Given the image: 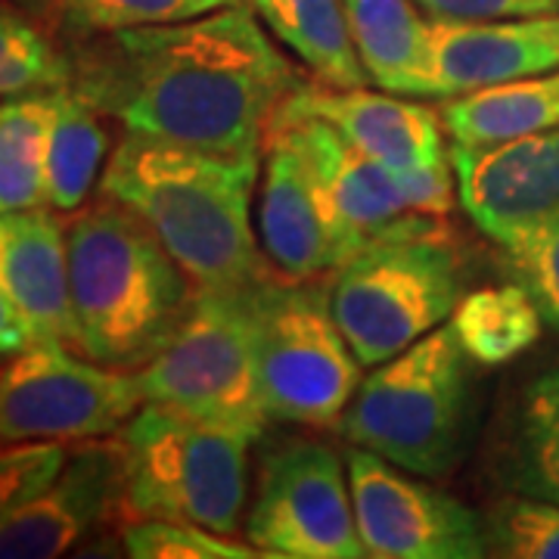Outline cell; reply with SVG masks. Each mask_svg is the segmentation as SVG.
Instances as JSON below:
<instances>
[{"label": "cell", "mask_w": 559, "mask_h": 559, "mask_svg": "<svg viewBox=\"0 0 559 559\" xmlns=\"http://www.w3.org/2000/svg\"><path fill=\"white\" fill-rule=\"evenodd\" d=\"M69 60V84L128 134L224 156H261L267 121L299 81L246 3L94 35Z\"/></svg>", "instance_id": "6da1fadb"}, {"label": "cell", "mask_w": 559, "mask_h": 559, "mask_svg": "<svg viewBox=\"0 0 559 559\" xmlns=\"http://www.w3.org/2000/svg\"><path fill=\"white\" fill-rule=\"evenodd\" d=\"M259 156H224L128 134L103 171V197L128 205L200 286L237 289L274 267L252 227Z\"/></svg>", "instance_id": "7a4b0ae2"}, {"label": "cell", "mask_w": 559, "mask_h": 559, "mask_svg": "<svg viewBox=\"0 0 559 559\" xmlns=\"http://www.w3.org/2000/svg\"><path fill=\"white\" fill-rule=\"evenodd\" d=\"M75 352L112 370H140L193 308L200 283L159 237L112 197L66 218Z\"/></svg>", "instance_id": "3957f363"}, {"label": "cell", "mask_w": 559, "mask_h": 559, "mask_svg": "<svg viewBox=\"0 0 559 559\" xmlns=\"http://www.w3.org/2000/svg\"><path fill=\"white\" fill-rule=\"evenodd\" d=\"M469 364L451 323H441L370 367L340 419L342 439L423 479H444L473 436Z\"/></svg>", "instance_id": "277c9868"}, {"label": "cell", "mask_w": 559, "mask_h": 559, "mask_svg": "<svg viewBox=\"0 0 559 559\" xmlns=\"http://www.w3.org/2000/svg\"><path fill=\"white\" fill-rule=\"evenodd\" d=\"M128 454L124 522H190L237 535L249 510V448L230 426L146 401L119 429Z\"/></svg>", "instance_id": "5b68a950"}, {"label": "cell", "mask_w": 559, "mask_h": 559, "mask_svg": "<svg viewBox=\"0 0 559 559\" xmlns=\"http://www.w3.org/2000/svg\"><path fill=\"white\" fill-rule=\"evenodd\" d=\"M255 370L271 423L340 426L360 382V360L330 305V277L267 274L249 286Z\"/></svg>", "instance_id": "8992f818"}, {"label": "cell", "mask_w": 559, "mask_h": 559, "mask_svg": "<svg viewBox=\"0 0 559 559\" xmlns=\"http://www.w3.org/2000/svg\"><path fill=\"white\" fill-rule=\"evenodd\" d=\"M466 283L451 227L364 246L330 274V305L360 367H377L451 320Z\"/></svg>", "instance_id": "52a82bcc"}, {"label": "cell", "mask_w": 559, "mask_h": 559, "mask_svg": "<svg viewBox=\"0 0 559 559\" xmlns=\"http://www.w3.org/2000/svg\"><path fill=\"white\" fill-rule=\"evenodd\" d=\"M249 286H200L171 342L146 367L134 370L143 404H168L255 441L264 436L271 419L255 370Z\"/></svg>", "instance_id": "ba28073f"}, {"label": "cell", "mask_w": 559, "mask_h": 559, "mask_svg": "<svg viewBox=\"0 0 559 559\" xmlns=\"http://www.w3.org/2000/svg\"><path fill=\"white\" fill-rule=\"evenodd\" d=\"M246 540L261 557L364 559L348 466L320 439L274 441L259 463Z\"/></svg>", "instance_id": "9c48e42d"}, {"label": "cell", "mask_w": 559, "mask_h": 559, "mask_svg": "<svg viewBox=\"0 0 559 559\" xmlns=\"http://www.w3.org/2000/svg\"><path fill=\"white\" fill-rule=\"evenodd\" d=\"M140 407L138 373L79 358L62 342H32L0 367V444L116 436Z\"/></svg>", "instance_id": "30bf717a"}, {"label": "cell", "mask_w": 559, "mask_h": 559, "mask_svg": "<svg viewBox=\"0 0 559 559\" xmlns=\"http://www.w3.org/2000/svg\"><path fill=\"white\" fill-rule=\"evenodd\" d=\"M267 131L283 134L308 162L342 261H348L370 242L436 234L451 227L448 218L414 212L401 171L364 156L355 143H348L323 119L274 109Z\"/></svg>", "instance_id": "8fae6325"}, {"label": "cell", "mask_w": 559, "mask_h": 559, "mask_svg": "<svg viewBox=\"0 0 559 559\" xmlns=\"http://www.w3.org/2000/svg\"><path fill=\"white\" fill-rule=\"evenodd\" d=\"M345 466H348L355 522L367 557H488L485 516L469 503L364 448H348Z\"/></svg>", "instance_id": "7c38bea8"}, {"label": "cell", "mask_w": 559, "mask_h": 559, "mask_svg": "<svg viewBox=\"0 0 559 559\" xmlns=\"http://www.w3.org/2000/svg\"><path fill=\"white\" fill-rule=\"evenodd\" d=\"M128 454L119 432L75 441L44 491L0 525V559H50L124 522Z\"/></svg>", "instance_id": "4fadbf2b"}, {"label": "cell", "mask_w": 559, "mask_h": 559, "mask_svg": "<svg viewBox=\"0 0 559 559\" xmlns=\"http://www.w3.org/2000/svg\"><path fill=\"white\" fill-rule=\"evenodd\" d=\"M460 205L503 242L559 209V128L491 146H448Z\"/></svg>", "instance_id": "5bb4252c"}, {"label": "cell", "mask_w": 559, "mask_h": 559, "mask_svg": "<svg viewBox=\"0 0 559 559\" xmlns=\"http://www.w3.org/2000/svg\"><path fill=\"white\" fill-rule=\"evenodd\" d=\"M277 109L314 116L333 124L364 156L392 171H423L448 159L441 116L419 100H401L389 91L330 87L323 81H296Z\"/></svg>", "instance_id": "9a60e30c"}, {"label": "cell", "mask_w": 559, "mask_h": 559, "mask_svg": "<svg viewBox=\"0 0 559 559\" xmlns=\"http://www.w3.org/2000/svg\"><path fill=\"white\" fill-rule=\"evenodd\" d=\"M559 69V13L522 20H429L436 100Z\"/></svg>", "instance_id": "2e32d148"}, {"label": "cell", "mask_w": 559, "mask_h": 559, "mask_svg": "<svg viewBox=\"0 0 559 559\" xmlns=\"http://www.w3.org/2000/svg\"><path fill=\"white\" fill-rule=\"evenodd\" d=\"M259 190V242L280 277H330L342 264L308 162L289 140L267 131Z\"/></svg>", "instance_id": "e0dca14e"}, {"label": "cell", "mask_w": 559, "mask_h": 559, "mask_svg": "<svg viewBox=\"0 0 559 559\" xmlns=\"http://www.w3.org/2000/svg\"><path fill=\"white\" fill-rule=\"evenodd\" d=\"M0 289L16 301L35 340L75 348L66 221L57 209L38 205L0 215Z\"/></svg>", "instance_id": "ac0fdd59"}, {"label": "cell", "mask_w": 559, "mask_h": 559, "mask_svg": "<svg viewBox=\"0 0 559 559\" xmlns=\"http://www.w3.org/2000/svg\"><path fill=\"white\" fill-rule=\"evenodd\" d=\"M488 476L503 495L559 503V367L510 399L488 444Z\"/></svg>", "instance_id": "d6986e66"}, {"label": "cell", "mask_w": 559, "mask_h": 559, "mask_svg": "<svg viewBox=\"0 0 559 559\" xmlns=\"http://www.w3.org/2000/svg\"><path fill=\"white\" fill-rule=\"evenodd\" d=\"M364 75L380 91L436 100L429 79V22L417 0H345Z\"/></svg>", "instance_id": "ffe728a7"}, {"label": "cell", "mask_w": 559, "mask_h": 559, "mask_svg": "<svg viewBox=\"0 0 559 559\" xmlns=\"http://www.w3.org/2000/svg\"><path fill=\"white\" fill-rule=\"evenodd\" d=\"M439 116L444 134L460 146H491L559 128V69L451 97Z\"/></svg>", "instance_id": "44dd1931"}, {"label": "cell", "mask_w": 559, "mask_h": 559, "mask_svg": "<svg viewBox=\"0 0 559 559\" xmlns=\"http://www.w3.org/2000/svg\"><path fill=\"white\" fill-rule=\"evenodd\" d=\"M259 22L314 81L330 87H367L345 0H246Z\"/></svg>", "instance_id": "7402d4cb"}, {"label": "cell", "mask_w": 559, "mask_h": 559, "mask_svg": "<svg viewBox=\"0 0 559 559\" xmlns=\"http://www.w3.org/2000/svg\"><path fill=\"white\" fill-rule=\"evenodd\" d=\"M106 156L109 134L100 109L72 84L53 87V124L47 138V205L62 215L87 205Z\"/></svg>", "instance_id": "603a6c76"}, {"label": "cell", "mask_w": 559, "mask_h": 559, "mask_svg": "<svg viewBox=\"0 0 559 559\" xmlns=\"http://www.w3.org/2000/svg\"><path fill=\"white\" fill-rule=\"evenodd\" d=\"M540 326L538 305L520 283L466 293L451 314V330L463 352L481 367H500L525 355L540 340Z\"/></svg>", "instance_id": "cb8c5ba5"}, {"label": "cell", "mask_w": 559, "mask_h": 559, "mask_svg": "<svg viewBox=\"0 0 559 559\" xmlns=\"http://www.w3.org/2000/svg\"><path fill=\"white\" fill-rule=\"evenodd\" d=\"M53 91L0 103V215L47 205V138Z\"/></svg>", "instance_id": "d4e9b609"}, {"label": "cell", "mask_w": 559, "mask_h": 559, "mask_svg": "<svg viewBox=\"0 0 559 559\" xmlns=\"http://www.w3.org/2000/svg\"><path fill=\"white\" fill-rule=\"evenodd\" d=\"M72 81V60L22 10L0 3V100Z\"/></svg>", "instance_id": "484cf974"}, {"label": "cell", "mask_w": 559, "mask_h": 559, "mask_svg": "<svg viewBox=\"0 0 559 559\" xmlns=\"http://www.w3.org/2000/svg\"><path fill=\"white\" fill-rule=\"evenodd\" d=\"M66 32L79 38L112 35L128 28L171 25L234 7L240 0H40Z\"/></svg>", "instance_id": "4316f807"}, {"label": "cell", "mask_w": 559, "mask_h": 559, "mask_svg": "<svg viewBox=\"0 0 559 559\" xmlns=\"http://www.w3.org/2000/svg\"><path fill=\"white\" fill-rule=\"evenodd\" d=\"M481 516L488 557L559 559V503L507 495Z\"/></svg>", "instance_id": "83f0119b"}, {"label": "cell", "mask_w": 559, "mask_h": 559, "mask_svg": "<svg viewBox=\"0 0 559 559\" xmlns=\"http://www.w3.org/2000/svg\"><path fill=\"white\" fill-rule=\"evenodd\" d=\"M121 554L134 559H249L261 557L249 540H234L190 522L128 520L121 528Z\"/></svg>", "instance_id": "f1b7e54d"}, {"label": "cell", "mask_w": 559, "mask_h": 559, "mask_svg": "<svg viewBox=\"0 0 559 559\" xmlns=\"http://www.w3.org/2000/svg\"><path fill=\"white\" fill-rule=\"evenodd\" d=\"M513 280L538 305L544 323L559 333V209L500 242Z\"/></svg>", "instance_id": "f546056e"}, {"label": "cell", "mask_w": 559, "mask_h": 559, "mask_svg": "<svg viewBox=\"0 0 559 559\" xmlns=\"http://www.w3.org/2000/svg\"><path fill=\"white\" fill-rule=\"evenodd\" d=\"M69 457L62 441L0 444V525L57 479Z\"/></svg>", "instance_id": "4dcf8cb0"}, {"label": "cell", "mask_w": 559, "mask_h": 559, "mask_svg": "<svg viewBox=\"0 0 559 559\" xmlns=\"http://www.w3.org/2000/svg\"><path fill=\"white\" fill-rule=\"evenodd\" d=\"M429 20H522L559 13V0H417Z\"/></svg>", "instance_id": "1f68e13d"}, {"label": "cell", "mask_w": 559, "mask_h": 559, "mask_svg": "<svg viewBox=\"0 0 559 559\" xmlns=\"http://www.w3.org/2000/svg\"><path fill=\"white\" fill-rule=\"evenodd\" d=\"M32 342H38L35 330L28 326V320L22 318L16 301L0 289V355L13 358V355H20L22 348H28Z\"/></svg>", "instance_id": "d6a6232c"}, {"label": "cell", "mask_w": 559, "mask_h": 559, "mask_svg": "<svg viewBox=\"0 0 559 559\" xmlns=\"http://www.w3.org/2000/svg\"><path fill=\"white\" fill-rule=\"evenodd\" d=\"M0 367H3V355H0Z\"/></svg>", "instance_id": "836d02e7"}]
</instances>
